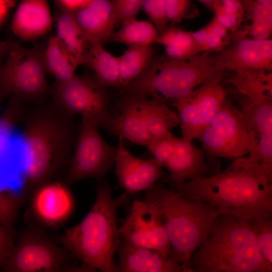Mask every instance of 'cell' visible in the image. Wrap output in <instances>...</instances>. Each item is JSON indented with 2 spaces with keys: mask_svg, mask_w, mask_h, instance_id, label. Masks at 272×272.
Instances as JSON below:
<instances>
[{
  "mask_svg": "<svg viewBox=\"0 0 272 272\" xmlns=\"http://www.w3.org/2000/svg\"><path fill=\"white\" fill-rule=\"evenodd\" d=\"M178 193L212 206L220 214L249 223L272 213V171L243 156L214 175L185 181Z\"/></svg>",
  "mask_w": 272,
  "mask_h": 272,
  "instance_id": "6da1fadb",
  "label": "cell"
},
{
  "mask_svg": "<svg viewBox=\"0 0 272 272\" xmlns=\"http://www.w3.org/2000/svg\"><path fill=\"white\" fill-rule=\"evenodd\" d=\"M74 116L50 98L22 109L19 120L29 155L22 193L25 200L40 185L64 176L79 129Z\"/></svg>",
  "mask_w": 272,
  "mask_h": 272,
  "instance_id": "7a4b0ae2",
  "label": "cell"
},
{
  "mask_svg": "<svg viewBox=\"0 0 272 272\" xmlns=\"http://www.w3.org/2000/svg\"><path fill=\"white\" fill-rule=\"evenodd\" d=\"M92 208L78 224L67 229L57 241L71 254L96 270L118 272L114 256L121 243L117 211L127 201L124 192L116 198L106 181L98 185Z\"/></svg>",
  "mask_w": 272,
  "mask_h": 272,
  "instance_id": "3957f363",
  "label": "cell"
},
{
  "mask_svg": "<svg viewBox=\"0 0 272 272\" xmlns=\"http://www.w3.org/2000/svg\"><path fill=\"white\" fill-rule=\"evenodd\" d=\"M191 272H271L248 223L220 214L189 261Z\"/></svg>",
  "mask_w": 272,
  "mask_h": 272,
  "instance_id": "277c9868",
  "label": "cell"
},
{
  "mask_svg": "<svg viewBox=\"0 0 272 272\" xmlns=\"http://www.w3.org/2000/svg\"><path fill=\"white\" fill-rule=\"evenodd\" d=\"M145 192L144 200L156 206L161 212L171 258L191 272V257L208 236L219 212L202 201L168 189L160 183Z\"/></svg>",
  "mask_w": 272,
  "mask_h": 272,
  "instance_id": "5b68a950",
  "label": "cell"
},
{
  "mask_svg": "<svg viewBox=\"0 0 272 272\" xmlns=\"http://www.w3.org/2000/svg\"><path fill=\"white\" fill-rule=\"evenodd\" d=\"M224 70L218 53L202 52L186 60L154 56L144 72L122 91L173 103Z\"/></svg>",
  "mask_w": 272,
  "mask_h": 272,
  "instance_id": "8992f818",
  "label": "cell"
},
{
  "mask_svg": "<svg viewBox=\"0 0 272 272\" xmlns=\"http://www.w3.org/2000/svg\"><path fill=\"white\" fill-rule=\"evenodd\" d=\"M45 45L25 47L12 41L0 65V94L30 104L45 101L50 88L44 62Z\"/></svg>",
  "mask_w": 272,
  "mask_h": 272,
  "instance_id": "52a82bcc",
  "label": "cell"
},
{
  "mask_svg": "<svg viewBox=\"0 0 272 272\" xmlns=\"http://www.w3.org/2000/svg\"><path fill=\"white\" fill-rule=\"evenodd\" d=\"M209 161L235 159L249 152L248 135L241 111L227 96L219 110L196 138Z\"/></svg>",
  "mask_w": 272,
  "mask_h": 272,
  "instance_id": "ba28073f",
  "label": "cell"
},
{
  "mask_svg": "<svg viewBox=\"0 0 272 272\" xmlns=\"http://www.w3.org/2000/svg\"><path fill=\"white\" fill-rule=\"evenodd\" d=\"M95 120L82 117L64 181L67 184L94 178L101 180L115 164L117 147L106 143Z\"/></svg>",
  "mask_w": 272,
  "mask_h": 272,
  "instance_id": "9c48e42d",
  "label": "cell"
},
{
  "mask_svg": "<svg viewBox=\"0 0 272 272\" xmlns=\"http://www.w3.org/2000/svg\"><path fill=\"white\" fill-rule=\"evenodd\" d=\"M106 87L93 75H75L50 88L51 99L67 112L92 119L105 128L110 117V99Z\"/></svg>",
  "mask_w": 272,
  "mask_h": 272,
  "instance_id": "30bf717a",
  "label": "cell"
},
{
  "mask_svg": "<svg viewBox=\"0 0 272 272\" xmlns=\"http://www.w3.org/2000/svg\"><path fill=\"white\" fill-rule=\"evenodd\" d=\"M71 256L42 230L31 227L22 233L1 268L9 272L63 271Z\"/></svg>",
  "mask_w": 272,
  "mask_h": 272,
  "instance_id": "8fae6325",
  "label": "cell"
},
{
  "mask_svg": "<svg viewBox=\"0 0 272 272\" xmlns=\"http://www.w3.org/2000/svg\"><path fill=\"white\" fill-rule=\"evenodd\" d=\"M226 72L217 73L172 103L177 111L183 140L192 142L196 139L228 96L223 84Z\"/></svg>",
  "mask_w": 272,
  "mask_h": 272,
  "instance_id": "7c38bea8",
  "label": "cell"
},
{
  "mask_svg": "<svg viewBox=\"0 0 272 272\" xmlns=\"http://www.w3.org/2000/svg\"><path fill=\"white\" fill-rule=\"evenodd\" d=\"M119 231L121 237L127 242L171 258V246L161 212L155 205L144 200L134 201Z\"/></svg>",
  "mask_w": 272,
  "mask_h": 272,
  "instance_id": "4fadbf2b",
  "label": "cell"
},
{
  "mask_svg": "<svg viewBox=\"0 0 272 272\" xmlns=\"http://www.w3.org/2000/svg\"><path fill=\"white\" fill-rule=\"evenodd\" d=\"M28 162L22 131L4 116L0 117V192L22 195Z\"/></svg>",
  "mask_w": 272,
  "mask_h": 272,
  "instance_id": "5bb4252c",
  "label": "cell"
},
{
  "mask_svg": "<svg viewBox=\"0 0 272 272\" xmlns=\"http://www.w3.org/2000/svg\"><path fill=\"white\" fill-rule=\"evenodd\" d=\"M233 100L239 108L247 131L249 156L272 171V102L252 100L236 93Z\"/></svg>",
  "mask_w": 272,
  "mask_h": 272,
  "instance_id": "9a60e30c",
  "label": "cell"
},
{
  "mask_svg": "<svg viewBox=\"0 0 272 272\" xmlns=\"http://www.w3.org/2000/svg\"><path fill=\"white\" fill-rule=\"evenodd\" d=\"M64 181L59 179L45 182L31 193L30 211L38 224L57 228L72 216L75 208L73 195Z\"/></svg>",
  "mask_w": 272,
  "mask_h": 272,
  "instance_id": "2e32d148",
  "label": "cell"
},
{
  "mask_svg": "<svg viewBox=\"0 0 272 272\" xmlns=\"http://www.w3.org/2000/svg\"><path fill=\"white\" fill-rule=\"evenodd\" d=\"M218 54L222 65L227 71H271V39L248 38L238 30L231 34L228 44Z\"/></svg>",
  "mask_w": 272,
  "mask_h": 272,
  "instance_id": "e0dca14e",
  "label": "cell"
},
{
  "mask_svg": "<svg viewBox=\"0 0 272 272\" xmlns=\"http://www.w3.org/2000/svg\"><path fill=\"white\" fill-rule=\"evenodd\" d=\"M119 138L114 173L118 180L116 189L128 194H136L152 187L163 176V167L154 159L143 160L132 155Z\"/></svg>",
  "mask_w": 272,
  "mask_h": 272,
  "instance_id": "ac0fdd59",
  "label": "cell"
},
{
  "mask_svg": "<svg viewBox=\"0 0 272 272\" xmlns=\"http://www.w3.org/2000/svg\"><path fill=\"white\" fill-rule=\"evenodd\" d=\"M202 148L178 137L174 151L164 167L169 173L166 181L173 188L172 190L178 192L186 181L217 174L214 171L217 169L210 166Z\"/></svg>",
  "mask_w": 272,
  "mask_h": 272,
  "instance_id": "d6986e66",
  "label": "cell"
},
{
  "mask_svg": "<svg viewBox=\"0 0 272 272\" xmlns=\"http://www.w3.org/2000/svg\"><path fill=\"white\" fill-rule=\"evenodd\" d=\"M117 108L118 112L110 116L105 128L113 135L146 146L152 138L146 120L144 96L125 94Z\"/></svg>",
  "mask_w": 272,
  "mask_h": 272,
  "instance_id": "ffe728a7",
  "label": "cell"
},
{
  "mask_svg": "<svg viewBox=\"0 0 272 272\" xmlns=\"http://www.w3.org/2000/svg\"><path fill=\"white\" fill-rule=\"evenodd\" d=\"M118 272H187L172 258L155 250L133 245L121 238L117 251Z\"/></svg>",
  "mask_w": 272,
  "mask_h": 272,
  "instance_id": "44dd1931",
  "label": "cell"
},
{
  "mask_svg": "<svg viewBox=\"0 0 272 272\" xmlns=\"http://www.w3.org/2000/svg\"><path fill=\"white\" fill-rule=\"evenodd\" d=\"M74 15L89 43L108 41L117 24L112 0H88Z\"/></svg>",
  "mask_w": 272,
  "mask_h": 272,
  "instance_id": "7402d4cb",
  "label": "cell"
},
{
  "mask_svg": "<svg viewBox=\"0 0 272 272\" xmlns=\"http://www.w3.org/2000/svg\"><path fill=\"white\" fill-rule=\"evenodd\" d=\"M52 23L48 0H21L13 16L11 29L21 39L32 41L49 33Z\"/></svg>",
  "mask_w": 272,
  "mask_h": 272,
  "instance_id": "603a6c76",
  "label": "cell"
},
{
  "mask_svg": "<svg viewBox=\"0 0 272 272\" xmlns=\"http://www.w3.org/2000/svg\"><path fill=\"white\" fill-rule=\"evenodd\" d=\"M225 80L237 94L254 100L272 101L271 71L231 72Z\"/></svg>",
  "mask_w": 272,
  "mask_h": 272,
  "instance_id": "cb8c5ba5",
  "label": "cell"
},
{
  "mask_svg": "<svg viewBox=\"0 0 272 272\" xmlns=\"http://www.w3.org/2000/svg\"><path fill=\"white\" fill-rule=\"evenodd\" d=\"M83 64L92 70L94 76L105 87L118 88L117 56L107 51L99 43H89Z\"/></svg>",
  "mask_w": 272,
  "mask_h": 272,
  "instance_id": "d4e9b609",
  "label": "cell"
},
{
  "mask_svg": "<svg viewBox=\"0 0 272 272\" xmlns=\"http://www.w3.org/2000/svg\"><path fill=\"white\" fill-rule=\"evenodd\" d=\"M54 35L70 54L83 64L89 42L78 24L74 13L59 11L55 18Z\"/></svg>",
  "mask_w": 272,
  "mask_h": 272,
  "instance_id": "484cf974",
  "label": "cell"
},
{
  "mask_svg": "<svg viewBox=\"0 0 272 272\" xmlns=\"http://www.w3.org/2000/svg\"><path fill=\"white\" fill-rule=\"evenodd\" d=\"M44 62L46 73L51 75L55 82L66 81L75 75L80 64L70 54L60 41L52 36L44 47Z\"/></svg>",
  "mask_w": 272,
  "mask_h": 272,
  "instance_id": "4316f807",
  "label": "cell"
},
{
  "mask_svg": "<svg viewBox=\"0 0 272 272\" xmlns=\"http://www.w3.org/2000/svg\"><path fill=\"white\" fill-rule=\"evenodd\" d=\"M152 45L128 46L117 56L119 70L118 88L124 90L138 78L154 57Z\"/></svg>",
  "mask_w": 272,
  "mask_h": 272,
  "instance_id": "83f0119b",
  "label": "cell"
},
{
  "mask_svg": "<svg viewBox=\"0 0 272 272\" xmlns=\"http://www.w3.org/2000/svg\"><path fill=\"white\" fill-rule=\"evenodd\" d=\"M192 33L174 26H167L158 34L155 43L164 47L165 55L169 58L188 59L201 52Z\"/></svg>",
  "mask_w": 272,
  "mask_h": 272,
  "instance_id": "f1b7e54d",
  "label": "cell"
},
{
  "mask_svg": "<svg viewBox=\"0 0 272 272\" xmlns=\"http://www.w3.org/2000/svg\"><path fill=\"white\" fill-rule=\"evenodd\" d=\"M144 108L147 127L152 138L170 131L179 125L177 113L169 108L167 103L144 96Z\"/></svg>",
  "mask_w": 272,
  "mask_h": 272,
  "instance_id": "f546056e",
  "label": "cell"
},
{
  "mask_svg": "<svg viewBox=\"0 0 272 272\" xmlns=\"http://www.w3.org/2000/svg\"><path fill=\"white\" fill-rule=\"evenodd\" d=\"M158 35L155 27L150 21L135 18L122 23L119 29L113 32L108 41L127 46L152 45Z\"/></svg>",
  "mask_w": 272,
  "mask_h": 272,
  "instance_id": "4dcf8cb0",
  "label": "cell"
},
{
  "mask_svg": "<svg viewBox=\"0 0 272 272\" xmlns=\"http://www.w3.org/2000/svg\"><path fill=\"white\" fill-rule=\"evenodd\" d=\"M262 256L272 263V213L264 214L249 223Z\"/></svg>",
  "mask_w": 272,
  "mask_h": 272,
  "instance_id": "1f68e13d",
  "label": "cell"
},
{
  "mask_svg": "<svg viewBox=\"0 0 272 272\" xmlns=\"http://www.w3.org/2000/svg\"><path fill=\"white\" fill-rule=\"evenodd\" d=\"M177 138L169 131L152 138L146 146L163 167L174 151Z\"/></svg>",
  "mask_w": 272,
  "mask_h": 272,
  "instance_id": "d6a6232c",
  "label": "cell"
},
{
  "mask_svg": "<svg viewBox=\"0 0 272 272\" xmlns=\"http://www.w3.org/2000/svg\"><path fill=\"white\" fill-rule=\"evenodd\" d=\"M241 1L251 21L250 27L272 28V4L259 3L255 0Z\"/></svg>",
  "mask_w": 272,
  "mask_h": 272,
  "instance_id": "836d02e7",
  "label": "cell"
},
{
  "mask_svg": "<svg viewBox=\"0 0 272 272\" xmlns=\"http://www.w3.org/2000/svg\"><path fill=\"white\" fill-rule=\"evenodd\" d=\"M25 199L21 194L11 192H0V224L13 226L18 211Z\"/></svg>",
  "mask_w": 272,
  "mask_h": 272,
  "instance_id": "e575fe53",
  "label": "cell"
},
{
  "mask_svg": "<svg viewBox=\"0 0 272 272\" xmlns=\"http://www.w3.org/2000/svg\"><path fill=\"white\" fill-rule=\"evenodd\" d=\"M155 27L158 34L168 23L164 0H144L142 9Z\"/></svg>",
  "mask_w": 272,
  "mask_h": 272,
  "instance_id": "d590c367",
  "label": "cell"
},
{
  "mask_svg": "<svg viewBox=\"0 0 272 272\" xmlns=\"http://www.w3.org/2000/svg\"><path fill=\"white\" fill-rule=\"evenodd\" d=\"M144 0H112L114 5L116 23L121 24L137 18Z\"/></svg>",
  "mask_w": 272,
  "mask_h": 272,
  "instance_id": "8d00e7d4",
  "label": "cell"
},
{
  "mask_svg": "<svg viewBox=\"0 0 272 272\" xmlns=\"http://www.w3.org/2000/svg\"><path fill=\"white\" fill-rule=\"evenodd\" d=\"M219 1L216 4L213 8L212 12L215 14L214 17L226 27L231 32V34H234L239 30L244 17L226 11Z\"/></svg>",
  "mask_w": 272,
  "mask_h": 272,
  "instance_id": "74e56055",
  "label": "cell"
},
{
  "mask_svg": "<svg viewBox=\"0 0 272 272\" xmlns=\"http://www.w3.org/2000/svg\"><path fill=\"white\" fill-rule=\"evenodd\" d=\"M191 0H164L168 23H179L189 8Z\"/></svg>",
  "mask_w": 272,
  "mask_h": 272,
  "instance_id": "f35d334b",
  "label": "cell"
},
{
  "mask_svg": "<svg viewBox=\"0 0 272 272\" xmlns=\"http://www.w3.org/2000/svg\"><path fill=\"white\" fill-rule=\"evenodd\" d=\"M15 244L13 226L0 224V268L12 252Z\"/></svg>",
  "mask_w": 272,
  "mask_h": 272,
  "instance_id": "ab89813d",
  "label": "cell"
},
{
  "mask_svg": "<svg viewBox=\"0 0 272 272\" xmlns=\"http://www.w3.org/2000/svg\"><path fill=\"white\" fill-rule=\"evenodd\" d=\"M229 40L215 36L209 33L208 38L201 48V52L220 53L228 44Z\"/></svg>",
  "mask_w": 272,
  "mask_h": 272,
  "instance_id": "60d3db41",
  "label": "cell"
},
{
  "mask_svg": "<svg viewBox=\"0 0 272 272\" xmlns=\"http://www.w3.org/2000/svg\"><path fill=\"white\" fill-rule=\"evenodd\" d=\"M209 33L215 36L229 40L231 34L229 30L214 17L205 26Z\"/></svg>",
  "mask_w": 272,
  "mask_h": 272,
  "instance_id": "b9f144b4",
  "label": "cell"
},
{
  "mask_svg": "<svg viewBox=\"0 0 272 272\" xmlns=\"http://www.w3.org/2000/svg\"><path fill=\"white\" fill-rule=\"evenodd\" d=\"M88 0H55L60 11L74 13L84 7Z\"/></svg>",
  "mask_w": 272,
  "mask_h": 272,
  "instance_id": "7bdbcfd3",
  "label": "cell"
},
{
  "mask_svg": "<svg viewBox=\"0 0 272 272\" xmlns=\"http://www.w3.org/2000/svg\"><path fill=\"white\" fill-rule=\"evenodd\" d=\"M15 0H0V27L6 21Z\"/></svg>",
  "mask_w": 272,
  "mask_h": 272,
  "instance_id": "ee69618b",
  "label": "cell"
},
{
  "mask_svg": "<svg viewBox=\"0 0 272 272\" xmlns=\"http://www.w3.org/2000/svg\"><path fill=\"white\" fill-rule=\"evenodd\" d=\"M192 35L194 41L199 47L201 52V48L205 44L209 35L208 30L206 27L204 26L195 32H192Z\"/></svg>",
  "mask_w": 272,
  "mask_h": 272,
  "instance_id": "f6af8a7d",
  "label": "cell"
},
{
  "mask_svg": "<svg viewBox=\"0 0 272 272\" xmlns=\"http://www.w3.org/2000/svg\"><path fill=\"white\" fill-rule=\"evenodd\" d=\"M12 40H0V65L6 57L10 49Z\"/></svg>",
  "mask_w": 272,
  "mask_h": 272,
  "instance_id": "bcb514c9",
  "label": "cell"
},
{
  "mask_svg": "<svg viewBox=\"0 0 272 272\" xmlns=\"http://www.w3.org/2000/svg\"><path fill=\"white\" fill-rule=\"evenodd\" d=\"M210 11H213V8L219 0H198Z\"/></svg>",
  "mask_w": 272,
  "mask_h": 272,
  "instance_id": "7dc6e473",
  "label": "cell"
},
{
  "mask_svg": "<svg viewBox=\"0 0 272 272\" xmlns=\"http://www.w3.org/2000/svg\"><path fill=\"white\" fill-rule=\"evenodd\" d=\"M256 2L266 4H272V0H255Z\"/></svg>",
  "mask_w": 272,
  "mask_h": 272,
  "instance_id": "c3c4849f",
  "label": "cell"
}]
</instances>
